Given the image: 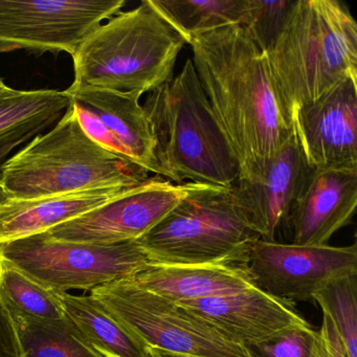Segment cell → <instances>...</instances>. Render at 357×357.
I'll use <instances>...</instances> for the list:
<instances>
[{
    "label": "cell",
    "instance_id": "obj_1",
    "mask_svg": "<svg viewBox=\"0 0 357 357\" xmlns=\"http://www.w3.org/2000/svg\"><path fill=\"white\" fill-rule=\"evenodd\" d=\"M189 45L198 80L237 160L239 178L260 176L292 135L266 54L241 26L206 33Z\"/></svg>",
    "mask_w": 357,
    "mask_h": 357
},
{
    "label": "cell",
    "instance_id": "obj_2",
    "mask_svg": "<svg viewBox=\"0 0 357 357\" xmlns=\"http://www.w3.org/2000/svg\"><path fill=\"white\" fill-rule=\"evenodd\" d=\"M266 57L291 126L301 108L357 79L356 22L337 0H296Z\"/></svg>",
    "mask_w": 357,
    "mask_h": 357
},
{
    "label": "cell",
    "instance_id": "obj_3",
    "mask_svg": "<svg viewBox=\"0 0 357 357\" xmlns=\"http://www.w3.org/2000/svg\"><path fill=\"white\" fill-rule=\"evenodd\" d=\"M143 108L155 139L160 176L175 185H235L239 166L215 120L192 59L176 77L148 93Z\"/></svg>",
    "mask_w": 357,
    "mask_h": 357
},
{
    "label": "cell",
    "instance_id": "obj_4",
    "mask_svg": "<svg viewBox=\"0 0 357 357\" xmlns=\"http://www.w3.org/2000/svg\"><path fill=\"white\" fill-rule=\"evenodd\" d=\"M149 172L93 142L72 105L57 124L10 156L0 172V190L14 198L53 197L99 188H131Z\"/></svg>",
    "mask_w": 357,
    "mask_h": 357
},
{
    "label": "cell",
    "instance_id": "obj_5",
    "mask_svg": "<svg viewBox=\"0 0 357 357\" xmlns=\"http://www.w3.org/2000/svg\"><path fill=\"white\" fill-rule=\"evenodd\" d=\"M187 45L144 0L96 29L73 56L70 91L93 89L148 93L172 79L177 58Z\"/></svg>",
    "mask_w": 357,
    "mask_h": 357
},
{
    "label": "cell",
    "instance_id": "obj_6",
    "mask_svg": "<svg viewBox=\"0 0 357 357\" xmlns=\"http://www.w3.org/2000/svg\"><path fill=\"white\" fill-rule=\"evenodd\" d=\"M233 185L190 183L181 202L137 240L150 262L242 266L259 237L236 206Z\"/></svg>",
    "mask_w": 357,
    "mask_h": 357
},
{
    "label": "cell",
    "instance_id": "obj_7",
    "mask_svg": "<svg viewBox=\"0 0 357 357\" xmlns=\"http://www.w3.org/2000/svg\"><path fill=\"white\" fill-rule=\"evenodd\" d=\"M89 292L149 350L188 357H255L250 349L227 337L204 317L128 279Z\"/></svg>",
    "mask_w": 357,
    "mask_h": 357
},
{
    "label": "cell",
    "instance_id": "obj_8",
    "mask_svg": "<svg viewBox=\"0 0 357 357\" xmlns=\"http://www.w3.org/2000/svg\"><path fill=\"white\" fill-rule=\"evenodd\" d=\"M0 259L47 289H81L127 279L150 263L137 241L112 245L54 240L47 233L0 245Z\"/></svg>",
    "mask_w": 357,
    "mask_h": 357
},
{
    "label": "cell",
    "instance_id": "obj_9",
    "mask_svg": "<svg viewBox=\"0 0 357 357\" xmlns=\"http://www.w3.org/2000/svg\"><path fill=\"white\" fill-rule=\"evenodd\" d=\"M125 0H0V53L26 50L74 56Z\"/></svg>",
    "mask_w": 357,
    "mask_h": 357
},
{
    "label": "cell",
    "instance_id": "obj_10",
    "mask_svg": "<svg viewBox=\"0 0 357 357\" xmlns=\"http://www.w3.org/2000/svg\"><path fill=\"white\" fill-rule=\"evenodd\" d=\"M259 289L285 302H312L330 284L357 275L356 244L296 245L256 239L244 264Z\"/></svg>",
    "mask_w": 357,
    "mask_h": 357
},
{
    "label": "cell",
    "instance_id": "obj_11",
    "mask_svg": "<svg viewBox=\"0 0 357 357\" xmlns=\"http://www.w3.org/2000/svg\"><path fill=\"white\" fill-rule=\"evenodd\" d=\"M189 185H175L155 175L45 233L58 241L95 245L137 241L181 202Z\"/></svg>",
    "mask_w": 357,
    "mask_h": 357
},
{
    "label": "cell",
    "instance_id": "obj_12",
    "mask_svg": "<svg viewBox=\"0 0 357 357\" xmlns=\"http://www.w3.org/2000/svg\"><path fill=\"white\" fill-rule=\"evenodd\" d=\"M81 128L93 142L160 176L155 139L139 103L143 93L110 89H66Z\"/></svg>",
    "mask_w": 357,
    "mask_h": 357
},
{
    "label": "cell",
    "instance_id": "obj_13",
    "mask_svg": "<svg viewBox=\"0 0 357 357\" xmlns=\"http://www.w3.org/2000/svg\"><path fill=\"white\" fill-rule=\"evenodd\" d=\"M291 127L308 166L357 169V79H346L301 108Z\"/></svg>",
    "mask_w": 357,
    "mask_h": 357
},
{
    "label": "cell",
    "instance_id": "obj_14",
    "mask_svg": "<svg viewBox=\"0 0 357 357\" xmlns=\"http://www.w3.org/2000/svg\"><path fill=\"white\" fill-rule=\"evenodd\" d=\"M357 206V169L308 166L288 217L286 235L296 245H327L352 220Z\"/></svg>",
    "mask_w": 357,
    "mask_h": 357
},
{
    "label": "cell",
    "instance_id": "obj_15",
    "mask_svg": "<svg viewBox=\"0 0 357 357\" xmlns=\"http://www.w3.org/2000/svg\"><path fill=\"white\" fill-rule=\"evenodd\" d=\"M307 169L308 165L292 132L260 176L236 181L233 185L236 206L259 239L277 241L279 234H286L290 210Z\"/></svg>",
    "mask_w": 357,
    "mask_h": 357
},
{
    "label": "cell",
    "instance_id": "obj_16",
    "mask_svg": "<svg viewBox=\"0 0 357 357\" xmlns=\"http://www.w3.org/2000/svg\"><path fill=\"white\" fill-rule=\"evenodd\" d=\"M178 304L246 348L265 342L287 328L307 323L291 303L273 298L256 286L229 296Z\"/></svg>",
    "mask_w": 357,
    "mask_h": 357
},
{
    "label": "cell",
    "instance_id": "obj_17",
    "mask_svg": "<svg viewBox=\"0 0 357 357\" xmlns=\"http://www.w3.org/2000/svg\"><path fill=\"white\" fill-rule=\"evenodd\" d=\"M127 189L99 188L30 199L11 197L0 190V245L45 233L106 204Z\"/></svg>",
    "mask_w": 357,
    "mask_h": 357
},
{
    "label": "cell",
    "instance_id": "obj_18",
    "mask_svg": "<svg viewBox=\"0 0 357 357\" xmlns=\"http://www.w3.org/2000/svg\"><path fill=\"white\" fill-rule=\"evenodd\" d=\"M127 279L139 287L176 303L229 296L255 286L241 265L150 262Z\"/></svg>",
    "mask_w": 357,
    "mask_h": 357
},
{
    "label": "cell",
    "instance_id": "obj_19",
    "mask_svg": "<svg viewBox=\"0 0 357 357\" xmlns=\"http://www.w3.org/2000/svg\"><path fill=\"white\" fill-rule=\"evenodd\" d=\"M57 294L66 317L102 356L152 357L149 348L93 296Z\"/></svg>",
    "mask_w": 357,
    "mask_h": 357
},
{
    "label": "cell",
    "instance_id": "obj_20",
    "mask_svg": "<svg viewBox=\"0 0 357 357\" xmlns=\"http://www.w3.org/2000/svg\"><path fill=\"white\" fill-rule=\"evenodd\" d=\"M160 17L189 45L206 33L240 26L246 0H150Z\"/></svg>",
    "mask_w": 357,
    "mask_h": 357
},
{
    "label": "cell",
    "instance_id": "obj_21",
    "mask_svg": "<svg viewBox=\"0 0 357 357\" xmlns=\"http://www.w3.org/2000/svg\"><path fill=\"white\" fill-rule=\"evenodd\" d=\"M22 357H104L68 317L58 321L11 317Z\"/></svg>",
    "mask_w": 357,
    "mask_h": 357
},
{
    "label": "cell",
    "instance_id": "obj_22",
    "mask_svg": "<svg viewBox=\"0 0 357 357\" xmlns=\"http://www.w3.org/2000/svg\"><path fill=\"white\" fill-rule=\"evenodd\" d=\"M70 105L66 91L38 89L0 93V139L20 129L58 122Z\"/></svg>",
    "mask_w": 357,
    "mask_h": 357
},
{
    "label": "cell",
    "instance_id": "obj_23",
    "mask_svg": "<svg viewBox=\"0 0 357 357\" xmlns=\"http://www.w3.org/2000/svg\"><path fill=\"white\" fill-rule=\"evenodd\" d=\"M248 349L255 357H347L340 335L326 313L317 331L307 321Z\"/></svg>",
    "mask_w": 357,
    "mask_h": 357
},
{
    "label": "cell",
    "instance_id": "obj_24",
    "mask_svg": "<svg viewBox=\"0 0 357 357\" xmlns=\"http://www.w3.org/2000/svg\"><path fill=\"white\" fill-rule=\"evenodd\" d=\"M0 302L11 317L58 321L66 317L57 292L43 287L1 259Z\"/></svg>",
    "mask_w": 357,
    "mask_h": 357
},
{
    "label": "cell",
    "instance_id": "obj_25",
    "mask_svg": "<svg viewBox=\"0 0 357 357\" xmlns=\"http://www.w3.org/2000/svg\"><path fill=\"white\" fill-rule=\"evenodd\" d=\"M313 301L331 319L347 357H357V275L330 284Z\"/></svg>",
    "mask_w": 357,
    "mask_h": 357
},
{
    "label": "cell",
    "instance_id": "obj_26",
    "mask_svg": "<svg viewBox=\"0 0 357 357\" xmlns=\"http://www.w3.org/2000/svg\"><path fill=\"white\" fill-rule=\"evenodd\" d=\"M296 0H246L240 26L262 53L266 54L279 36Z\"/></svg>",
    "mask_w": 357,
    "mask_h": 357
},
{
    "label": "cell",
    "instance_id": "obj_27",
    "mask_svg": "<svg viewBox=\"0 0 357 357\" xmlns=\"http://www.w3.org/2000/svg\"><path fill=\"white\" fill-rule=\"evenodd\" d=\"M0 357H22L15 326L0 302Z\"/></svg>",
    "mask_w": 357,
    "mask_h": 357
},
{
    "label": "cell",
    "instance_id": "obj_28",
    "mask_svg": "<svg viewBox=\"0 0 357 357\" xmlns=\"http://www.w3.org/2000/svg\"><path fill=\"white\" fill-rule=\"evenodd\" d=\"M47 125L41 126L28 127V128L20 129L16 132L11 133L0 139V172L6 160L10 158L14 150L24 144L28 143L30 139H34L36 135H41L45 129L49 128Z\"/></svg>",
    "mask_w": 357,
    "mask_h": 357
},
{
    "label": "cell",
    "instance_id": "obj_29",
    "mask_svg": "<svg viewBox=\"0 0 357 357\" xmlns=\"http://www.w3.org/2000/svg\"><path fill=\"white\" fill-rule=\"evenodd\" d=\"M151 351L152 357H188L181 356V355L170 354V353L164 352L160 350H150Z\"/></svg>",
    "mask_w": 357,
    "mask_h": 357
},
{
    "label": "cell",
    "instance_id": "obj_30",
    "mask_svg": "<svg viewBox=\"0 0 357 357\" xmlns=\"http://www.w3.org/2000/svg\"><path fill=\"white\" fill-rule=\"evenodd\" d=\"M8 89H9V86H7V85L5 84V82H3V79L0 78V93H1V91H7Z\"/></svg>",
    "mask_w": 357,
    "mask_h": 357
}]
</instances>
